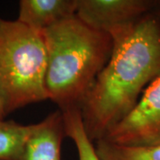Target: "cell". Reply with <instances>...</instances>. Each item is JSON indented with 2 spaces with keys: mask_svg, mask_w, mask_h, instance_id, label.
Masks as SVG:
<instances>
[{
  "mask_svg": "<svg viewBox=\"0 0 160 160\" xmlns=\"http://www.w3.org/2000/svg\"><path fill=\"white\" fill-rule=\"evenodd\" d=\"M112 52L86 95L80 112L86 134L101 140L122 119L160 75V22L151 14L109 33Z\"/></svg>",
  "mask_w": 160,
  "mask_h": 160,
  "instance_id": "obj_1",
  "label": "cell"
},
{
  "mask_svg": "<svg viewBox=\"0 0 160 160\" xmlns=\"http://www.w3.org/2000/svg\"><path fill=\"white\" fill-rule=\"evenodd\" d=\"M41 33L46 50L48 99L62 112L80 109L111 55L112 38L87 25L77 14Z\"/></svg>",
  "mask_w": 160,
  "mask_h": 160,
  "instance_id": "obj_2",
  "label": "cell"
},
{
  "mask_svg": "<svg viewBox=\"0 0 160 160\" xmlns=\"http://www.w3.org/2000/svg\"><path fill=\"white\" fill-rule=\"evenodd\" d=\"M41 31L0 18V95L6 115L48 99Z\"/></svg>",
  "mask_w": 160,
  "mask_h": 160,
  "instance_id": "obj_3",
  "label": "cell"
},
{
  "mask_svg": "<svg viewBox=\"0 0 160 160\" xmlns=\"http://www.w3.org/2000/svg\"><path fill=\"white\" fill-rule=\"evenodd\" d=\"M101 140L126 147L160 146V75L144 89L133 108Z\"/></svg>",
  "mask_w": 160,
  "mask_h": 160,
  "instance_id": "obj_4",
  "label": "cell"
},
{
  "mask_svg": "<svg viewBox=\"0 0 160 160\" xmlns=\"http://www.w3.org/2000/svg\"><path fill=\"white\" fill-rule=\"evenodd\" d=\"M155 6L148 0H77L76 14L96 29L110 31L137 22Z\"/></svg>",
  "mask_w": 160,
  "mask_h": 160,
  "instance_id": "obj_5",
  "label": "cell"
},
{
  "mask_svg": "<svg viewBox=\"0 0 160 160\" xmlns=\"http://www.w3.org/2000/svg\"><path fill=\"white\" fill-rule=\"evenodd\" d=\"M66 136L63 114L57 110L38 124L28 139L21 160H62V142Z\"/></svg>",
  "mask_w": 160,
  "mask_h": 160,
  "instance_id": "obj_6",
  "label": "cell"
},
{
  "mask_svg": "<svg viewBox=\"0 0 160 160\" xmlns=\"http://www.w3.org/2000/svg\"><path fill=\"white\" fill-rule=\"evenodd\" d=\"M77 0H21L17 21L42 31L76 14Z\"/></svg>",
  "mask_w": 160,
  "mask_h": 160,
  "instance_id": "obj_7",
  "label": "cell"
},
{
  "mask_svg": "<svg viewBox=\"0 0 160 160\" xmlns=\"http://www.w3.org/2000/svg\"><path fill=\"white\" fill-rule=\"evenodd\" d=\"M34 125H22L12 120H0V160H21Z\"/></svg>",
  "mask_w": 160,
  "mask_h": 160,
  "instance_id": "obj_8",
  "label": "cell"
},
{
  "mask_svg": "<svg viewBox=\"0 0 160 160\" xmlns=\"http://www.w3.org/2000/svg\"><path fill=\"white\" fill-rule=\"evenodd\" d=\"M100 160H160V146L126 147L99 140L93 142Z\"/></svg>",
  "mask_w": 160,
  "mask_h": 160,
  "instance_id": "obj_9",
  "label": "cell"
},
{
  "mask_svg": "<svg viewBox=\"0 0 160 160\" xmlns=\"http://www.w3.org/2000/svg\"><path fill=\"white\" fill-rule=\"evenodd\" d=\"M66 136L74 142L78 160H100L95 153L94 144L86 134L79 109L62 112Z\"/></svg>",
  "mask_w": 160,
  "mask_h": 160,
  "instance_id": "obj_10",
  "label": "cell"
},
{
  "mask_svg": "<svg viewBox=\"0 0 160 160\" xmlns=\"http://www.w3.org/2000/svg\"><path fill=\"white\" fill-rule=\"evenodd\" d=\"M6 117V113L5 111V108H4V103H3L2 98H1V95H0V120H4Z\"/></svg>",
  "mask_w": 160,
  "mask_h": 160,
  "instance_id": "obj_11",
  "label": "cell"
}]
</instances>
